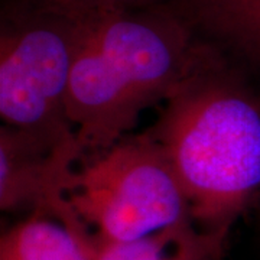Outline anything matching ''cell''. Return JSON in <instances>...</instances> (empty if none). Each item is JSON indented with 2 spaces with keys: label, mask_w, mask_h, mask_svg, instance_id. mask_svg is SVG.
I'll return each mask as SVG.
<instances>
[{
  "label": "cell",
  "mask_w": 260,
  "mask_h": 260,
  "mask_svg": "<svg viewBox=\"0 0 260 260\" xmlns=\"http://www.w3.org/2000/svg\"><path fill=\"white\" fill-rule=\"evenodd\" d=\"M75 18L80 44L67 106L83 160L130 135L142 112L220 55L174 3Z\"/></svg>",
  "instance_id": "obj_1"
},
{
  "label": "cell",
  "mask_w": 260,
  "mask_h": 260,
  "mask_svg": "<svg viewBox=\"0 0 260 260\" xmlns=\"http://www.w3.org/2000/svg\"><path fill=\"white\" fill-rule=\"evenodd\" d=\"M172 164L201 232L227 237L260 198V88L221 54L146 130Z\"/></svg>",
  "instance_id": "obj_2"
},
{
  "label": "cell",
  "mask_w": 260,
  "mask_h": 260,
  "mask_svg": "<svg viewBox=\"0 0 260 260\" xmlns=\"http://www.w3.org/2000/svg\"><path fill=\"white\" fill-rule=\"evenodd\" d=\"M78 44V18L2 0V124L54 146L80 148L67 106Z\"/></svg>",
  "instance_id": "obj_3"
},
{
  "label": "cell",
  "mask_w": 260,
  "mask_h": 260,
  "mask_svg": "<svg viewBox=\"0 0 260 260\" xmlns=\"http://www.w3.org/2000/svg\"><path fill=\"white\" fill-rule=\"evenodd\" d=\"M68 203L97 242H132L194 224L172 164L146 130L84 159Z\"/></svg>",
  "instance_id": "obj_4"
},
{
  "label": "cell",
  "mask_w": 260,
  "mask_h": 260,
  "mask_svg": "<svg viewBox=\"0 0 260 260\" xmlns=\"http://www.w3.org/2000/svg\"><path fill=\"white\" fill-rule=\"evenodd\" d=\"M80 148L54 146L25 132L0 126V210L42 213L84 225L68 203ZM85 227V225H84Z\"/></svg>",
  "instance_id": "obj_5"
},
{
  "label": "cell",
  "mask_w": 260,
  "mask_h": 260,
  "mask_svg": "<svg viewBox=\"0 0 260 260\" xmlns=\"http://www.w3.org/2000/svg\"><path fill=\"white\" fill-rule=\"evenodd\" d=\"M197 35L260 88V0L174 3Z\"/></svg>",
  "instance_id": "obj_6"
},
{
  "label": "cell",
  "mask_w": 260,
  "mask_h": 260,
  "mask_svg": "<svg viewBox=\"0 0 260 260\" xmlns=\"http://www.w3.org/2000/svg\"><path fill=\"white\" fill-rule=\"evenodd\" d=\"M95 240L83 225L35 213L0 237V260H94Z\"/></svg>",
  "instance_id": "obj_7"
},
{
  "label": "cell",
  "mask_w": 260,
  "mask_h": 260,
  "mask_svg": "<svg viewBox=\"0 0 260 260\" xmlns=\"http://www.w3.org/2000/svg\"><path fill=\"white\" fill-rule=\"evenodd\" d=\"M227 242L189 224L132 242L95 240L94 260H223Z\"/></svg>",
  "instance_id": "obj_8"
},
{
  "label": "cell",
  "mask_w": 260,
  "mask_h": 260,
  "mask_svg": "<svg viewBox=\"0 0 260 260\" xmlns=\"http://www.w3.org/2000/svg\"><path fill=\"white\" fill-rule=\"evenodd\" d=\"M45 9L56 10L70 16H84L97 12L116 9H136L175 3L179 0H13Z\"/></svg>",
  "instance_id": "obj_9"
},
{
  "label": "cell",
  "mask_w": 260,
  "mask_h": 260,
  "mask_svg": "<svg viewBox=\"0 0 260 260\" xmlns=\"http://www.w3.org/2000/svg\"><path fill=\"white\" fill-rule=\"evenodd\" d=\"M253 215H254V218H256V223H257V227H259L260 230V198L257 200V203L254 205V208H253Z\"/></svg>",
  "instance_id": "obj_10"
}]
</instances>
